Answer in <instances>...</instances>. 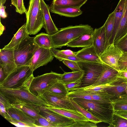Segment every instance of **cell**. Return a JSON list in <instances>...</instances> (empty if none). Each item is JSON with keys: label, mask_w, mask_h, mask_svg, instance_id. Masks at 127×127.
Returning a JSON list of instances; mask_svg holds the SVG:
<instances>
[{"label": "cell", "mask_w": 127, "mask_h": 127, "mask_svg": "<svg viewBox=\"0 0 127 127\" xmlns=\"http://www.w3.org/2000/svg\"><path fill=\"white\" fill-rule=\"evenodd\" d=\"M34 38L28 36L14 49V59L17 66H29L34 52L38 47Z\"/></svg>", "instance_id": "obj_6"}, {"label": "cell", "mask_w": 127, "mask_h": 127, "mask_svg": "<svg viewBox=\"0 0 127 127\" xmlns=\"http://www.w3.org/2000/svg\"><path fill=\"white\" fill-rule=\"evenodd\" d=\"M0 3V17L2 18H6L7 16V14L5 11V9L6 7L5 6H4V4Z\"/></svg>", "instance_id": "obj_48"}, {"label": "cell", "mask_w": 127, "mask_h": 127, "mask_svg": "<svg viewBox=\"0 0 127 127\" xmlns=\"http://www.w3.org/2000/svg\"><path fill=\"white\" fill-rule=\"evenodd\" d=\"M49 109L76 122L89 121V120L77 110L47 106Z\"/></svg>", "instance_id": "obj_18"}, {"label": "cell", "mask_w": 127, "mask_h": 127, "mask_svg": "<svg viewBox=\"0 0 127 127\" xmlns=\"http://www.w3.org/2000/svg\"><path fill=\"white\" fill-rule=\"evenodd\" d=\"M81 80L70 83L64 84L67 91L69 92L73 89L79 87L81 85Z\"/></svg>", "instance_id": "obj_44"}, {"label": "cell", "mask_w": 127, "mask_h": 127, "mask_svg": "<svg viewBox=\"0 0 127 127\" xmlns=\"http://www.w3.org/2000/svg\"><path fill=\"white\" fill-rule=\"evenodd\" d=\"M114 113L118 116L127 119V111L114 112Z\"/></svg>", "instance_id": "obj_51"}, {"label": "cell", "mask_w": 127, "mask_h": 127, "mask_svg": "<svg viewBox=\"0 0 127 127\" xmlns=\"http://www.w3.org/2000/svg\"><path fill=\"white\" fill-rule=\"evenodd\" d=\"M0 65L4 70L6 78L17 66L14 59V49H0Z\"/></svg>", "instance_id": "obj_13"}, {"label": "cell", "mask_w": 127, "mask_h": 127, "mask_svg": "<svg viewBox=\"0 0 127 127\" xmlns=\"http://www.w3.org/2000/svg\"><path fill=\"white\" fill-rule=\"evenodd\" d=\"M11 124L19 127H36L35 124L27 123L11 119L8 121Z\"/></svg>", "instance_id": "obj_43"}, {"label": "cell", "mask_w": 127, "mask_h": 127, "mask_svg": "<svg viewBox=\"0 0 127 127\" xmlns=\"http://www.w3.org/2000/svg\"><path fill=\"white\" fill-rule=\"evenodd\" d=\"M114 21V13L113 11L109 15L104 24L105 31V48L110 44V41L113 29Z\"/></svg>", "instance_id": "obj_31"}, {"label": "cell", "mask_w": 127, "mask_h": 127, "mask_svg": "<svg viewBox=\"0 0 127 127\" xmlns=\"http://www.w3.org/2000/svg\"><path fill=\"white\" fill-rule=\"evenodd\" d=\"M40 3L44 20L43 27L47 33L52 35L57 32L59 30L56 26L51 16L50 6L47 5L44 0H40Z\"/></svg>", "instance_id": "obj_14"}, {"label": "cell", "mask_w": 127, "mask_h": 127, "mask_svg": "<svg viewBox=\"0 0 127 127\" xmlns=\"http://www.w3.org/2000/svg\"><path fill=\"white\" fill-rule=\"evenodd\" d=\"M127 32V0H125V6L123 16L115 36L113 43L122 37Z\"/></svg>", "instance_id": "obj_30"}, {"label": "cell", "mask_w": 127, "mask_h": 127, "mask_svg": "<svg viewBox=\"0 0 127 127\" xmlns=\"http://www.w3.org/2000/svg\"><path fill=\"white\" fill-rule=\"evenodd\" d=\"M93 32L85 33L68 43L66 46L72 48H84L93 45Z\"/></svg>", "instance_id": "obj_21"}, {"label": "cell", "mask_w": 127, "mask_h": 127, "mask_svg": "<svg viewBox=\"0 0 127 127\" xmlns=\"http://www.w3.org/2000/svg\"><path fill=\"white\" fill-rule=\"evenodd\" d=\"M11 4L16 8L17 6V0H11Z\"/></svg>", "instance_id": "obj_52"}, {"label": "cell", "mask_w": 127, "mask_h": 127, "mask_svg": "<svg viewBox=\"0 0 127 127\" xmlns=\"http://www.w3.org/2000/svg\"><path fill=\"white\" fill-rule=\"evenodd\" d=\"M117 76L121 78L127 79V71H118Z\"/></svg>", "instance_id": "obj_49"}, {"label": "cell", "mask_w": 127, "mask_h": 127, "mask_svg": "<svg viewBox=\"0 0 127 127\" xmlns=\"http://www.w3.org/2000/svg\"><path fill=\"white\" fill-rule=\"evenodd\" d=\"M26 14V28L28 34H37L43 27L44 24L40 0H30Z\"/></svg>", "instance_id": "obj_5"}, {"label": "cell", "mask_w": 127, "mask_h": 127, "mask_svg": "<svg viewBox=\"0 0 127 127\" xmlns=\"http://www.w3.org/2000/svg\"><path fill=\"white\" fill-rule=\"evenodd\" d=\"M119 78L115 79L106 83L96 86L90 85L85 87H81L85 90L92 92H96L105 91L107 88L114 85L118 79Z\"/></svg>", "instance_id": "obj_36"}, {"label": "cell", "mask_w": 127, "mask_h": 127, "mask_svg": "<svg viewBox=\"0 0 127 127\" xmlns=\"http://www.w3.org/2000/svg\"><path fill=\"white\" fill-rule=\"evenodd\" d=\"M62 74L51 71L50 72L34 77L29 87L30 91L35 96L41 98L46 90L56 79L60 78Z\"/></svg>", "instance_id": "obj_7"}, {"label": "cell", "mask_w": 127, "mask_h": 127, "mask_svg": "<svg viewBox=\"0 0 127 127\" xmlns=\"http://www.w3.org/2000/svg\"><path fill=\"white\" fill-rule=\"evenodd\" d=\"M93 31V28L87 24L70 26L61 29L57 32L51 35L52 48H61L81 35L92 32Z\"/></svg>", "instance_id": "obj_2"}, {"label": "cell", "mask_w": 127, "mask_h": 127, "mask_svg": "<svg viewBox=\"0 0 127 127\" xmlns=\"http://www.w3.org/2000/svg\"><path fill=\"white\" fill-rule=\"evenodd\" d=\"M16 11L20 14L26 13L27 10L25 6L23 0H17V5L16 8Z\"/></svg>", "instance_id": "obj_45"}, {"label": "cell", "mask_w": 127, "mask_h": 127, "mask_svg": "<svg viewBox=\"0 0 127 127\" xmlns=\"http://www.w3.org/2000/svg\"><path fill=\"white\" fill-rule=\"evenodd\" d=\"M40 106L33 104H20L13 106L22 110L35 120L40 116L39 110Z\"/></svg>", "instance_id": "obj_27"}, {"label": "cell", "mask_w": 127, "mask_h": 127, "mask_svg": "<svg viewBox=\"0 0 127 127\" xmlns=\"http://www.w3.org/2000/svg\"><path fill=\"white\" fill-rule=\"evenodd\" d=\"M125 0H120L116 8L114 11V26L109 44L113 43L115 36L123 14L125 6Z\"/></svg>", "instance_id": "obj_22"}, {"label": "cell", "mask_w": 127, "mask_h": 127, "mask_svg": "<svg viewBox=\"0 0 127 127\" xmlns=\"http://www.w3.org/2000/svg\"><path fill=\"white\" fill-rule=\"evenodd\" d=\"M4 29V27L1 24V22H0V35L1 33L2 34L3 32Z\"/></svg>", "instance_id": "obj_53"}, {"label": "cell", "mask_w": 127, "mask_h": 127, "mask_svg": "<svg viewBox=\"0 0 127 127\" xmlns=\"http://www.w3.org/2000/svg\"><path fill=\"white\" fill-rule=\"evenodd\" d=\"M62 54L69 56H76V52H74L70 50H60Z\"/></svg>", "instance_id": "obj_47"}, {"label": "cell", "mask_w": 127, "mask_h": 127, "mask_svg": "<svg viewBox=\"0 0 127 127\" xmlns=\"http://www.w3.org/2000/svg\"><path fill=\"white\" fill-rule=\"evenodd\" d=\"M50 50L54 57L60 61H62L64 60H67L77 62L82 61L76 56H69L66 55L62 53L60 50L56 49L51 48Z\"/></svg>", "instance_id": "obj_37"}, {"label": "cell", "mask_w": 127, "mask_h": 127, "mask_svg": "<svg viewBox=\"0 0 127 127\" xmlns=\"http://www.w3.org/2000/svg\"><path fill=\"white\" fill-rule=\"evenodd\" d=\"M6 78L4 70L0 65V83H2Z\"/></svg>", "instance_id": "obj_50"}, {"label": "cell", "mask_w": 127, "mask_h": 127, "mask_svg": "<svg viewBox=\"0 0 127 127\" xmlns=\"http://www.w3.org/2000/svg\"><path fill=\"white\" fill-rule=\"evenodd\" d=\"M84 74L81 79L82 84L79 88L93 84L100 74L103 68L102 64L96 62L80 61L76 62Z\"/></svg>", "instance_id": "obj_8"}, {"label": "cell", "mask_w": 127, "mask_h": 127, "mask_svg": "<svg viewBox=\"0 0 127 127\" xmlns=\"http://www.w3.org/2000/svg\"><path fill=\"white\" fill-rule=\"evenodd\" d=\"M109 127H127V119L114 113Z\"/></svg>", "instance_id": "obj_38"}, {"label": "cell", "mask_w": 127, "mask_h": 127, "mask_svg": "<svg viewBox=\"0 0 127 127\" xmlns=\"http://www.w3.org/2000/svg\"><path fill=\"white\" fill-rule=\"evenodd\" d=\"M122 53L123 52L113 43L105 48L99 57L104 64L119 71V60Z\"/></svg>", "instance_id": "obj_10"}, {"label": "cell", "mask_w": 127, "mask_h": 127, "mask_svg": "<svg viewBox=\"0 0 127 127\" xmlns=\"http://www.w3.org/2000/svg\"><path fill=\"white\" fill-rule=\"evenodd\" d=\"M29 35L26 28V23L18 30L10 41L4 46L3 49H14L26 37Z\"/></svg>", "instance_id": "obj_23"}, {"label": "cell", "mask_w": 127, "mask_h": 127, "mask_svg": "<svg viewBox=\"0 0 127 127\" xmlns=\"http://www.w3.org/2000/svg\"><path fill=\"white\" fill-rule=\"evenodd\" d=\"M34 124L36 127H62L60 125L50 122L41 115L35 120Z\"/></svg>", "instance_id": "obj_39"}, {"label": "cell", "mask_w": 127, "mask_h": 127, "mask_svg": "<svg viewBox=\"0 0 127 127\" xmlns=\"http://www.w3.org/2000/svg\"><path fill=\"white\" fill-rule=\"evenodd\" d=\"M89 91L91 93L93 100L105 103L112 104L111 99L115 96L114 95L109 94L105 91L96 92Z\"/></svg>", "instance_id": "obj_34"}, {"label": "cell", "mask_w": 127, "mask_h": 127, "mask_svg": "<svg viewBox=\"0 0 127 127\" xmlns=\"http://www.w3.org/2000/svg\"><path fill=\"white\" fill-rule=\"evenodd\" d=\"M88 0H53L52 4L68 6L80 8Z\"/></svg>", "instance_id": "obj_35"}, {"label": "cell", "mask_w": 127, "mask_h": 127, "mask_svg": "<svg viewBox=\"0 0 127 127\" xmlns=\"http://www.w3.org/2000/svg\"><path fill=\"white\" fill-rule=\"evenodd\" d=\"M6 108L11 119L27 123L34 124L35 120L22 110L12 106Z\"/></svg>", "instance_id": "obj_19"}, {"label": "cell", "mask_w": 127, "mask_h": 127, "mask_svg": "<svg viewBox=\"0 0 127 127\" xmlns=\"http://www.w3.org/2000/svg\"></svg>", "instance_id": "obj_56"}, {"label": "cell", "mask_w": 127, "mask_h": 127, "mask_svg": "<svg viewBox=\"0 0 127 127\" xmlns=\"http://www.w3.org/2000/svg\"><path fill=\"white\" fill-rule=\"evenodd\" d=\"M93 35V45L99 56L105 48L106 35L104 25L94 30Z\"/></svg>", "instance_id": "obj_15"}, {"label": "cell", "mask_w": 127, "mask_h": 127, "mask_svg": "<svg viewBox=\"0 0 127 127\" xmlns=\"http://www.w3.org/2000/svg\"><path fill=\"white\" fill-rule=\"evenodd\" d=\"M34 40L39 47L46 49L52 48V44L51 35L42 32L34 37Z\"/></svg>", "instance_id": "obj_29"}, {"label": "cell", "mask_w": 127, "mask_h": 127, "mask_svg": "<svg viewBox=\"0 0 127 127\" xmlns=\"http://www.w3.org/2000/svg\"><path fill=\"white\" fill-rule=\"evenodd\" d=\"M118 64L120 71H127V52H123L119 59Z\"/></svg>", "instance_id": "obj_41"}, {"label": "cell", "mask_w": 127, "mask_h": 127, "mask_svg": "<svg viewBox=\"0 0 127 127\" xmlns=\"http://www.w3.org/2000/svg\"><path fill=\"white\" fill-rule=\"evenodd\" d=\"M54 57L50 49L38 47L34 52L29 66L34 71L38 67L51 62Z\"/></svg>", "instance_id": "obj_12"}, {"label": "cell", "mask_w": 127, "mask_h": 127, "mask_svg": "<svg viewBox=\"0 0 127 127\" xmlns=\"http://www.w3.org/2000/svg\"><path fill=\"white\" fill-rule=\"evenodd\" d=\"M114 112L127 111V94L114 97L111 99Z\"/></svg>", "instance_id": "obj_25"}, {"label": "cell", "mask_w": 127, "mask_h": 127, "mask_svg": "<svg viewBox=\"0 0 127 127\" xmlns=\"http://www.w3.org/2000/svg\"><path fill=\"white\" fill-rule=\"evenodd\" d=\"M41 98L47 102L50 107L76 110L67 95L60 96L46 92Z\"/></svg>", "instance_id": "obj_11"}, {"label": "cell", "mask_w": 127, "mask_h": 127, "mask_svg": "<svg viewBox=\"0 0 127 127\" xmlns=\"http://www.w3.org/2000/svg\"><path fill=\"white\" fill-rule=\"evenodd\" d=\"M76 56L83 61L104 64L93 45L84 48L77 52Z\"/></svg>", "instance_id": "obj_17"}, {"label": "cell", "mask_w": 127, "mask_h": 127, "mask_svg": "<svg viewBox=\"0 0 127 127\" xmlns=\"http://www.w3.org/2000/svg\"><path fill=\"white\" fill-rule=\"evenodd\" d=\"M114 43L122 52H127V32Z\"/></svg>", "instance_id": "obj_40"}, {"label": "cell", "mask_w": 127, "mask_h": 127, "mask_svg": "<svg viewBox=\"0 0 127 127\" xmlns=\"http://www.w3.org/2000/svg\"><path fill=\"white\" fill-rule=\"evenodd\" d=\"M33 72L29 66H17L2 83H0V86L13 89L22 87L29 89L34 78Z\"/></svg>", "instance_id": "obj_3"}, {"label": "cell", "mask_w": 127, "mask_h": 127, "mask_svg": "<svg viewBox=\"0 0 127 127\" xmlns=\"http://www.w3.org/2000/svg\"><path fill=\"white\" fill-rule=\"evenodd\" d=\"M126 94H127V87L126 90Z\"/></svg>", "instance_id": "obj_55"}, {"label": "cell", "mask_w": 127, "mask_h": 127, "mask_svg": "<svg viewBox=\"0 0 127 127\" xmlns=\"http://www.w3.org/2000/svg\"><path fill=\"white\" fill-rule=\"evenodd\" d=\"M0 95L12 106L23 104L50 107L47 102L32 94L29 89L26 88L13 89L0 86Z\"/></svg>", "instance_id": "obj_1"}, {"label": "cell", "mask_w": 127, "mask_h": 127, "mask_svg": "<svg viewBox=\"0 0 127 127\" xmlns=\"http://www.w3.org/2000/svg\"><path fill=\"white\" fill-rule=\"evenodd\" d=\"M62 62L64 65L71 69L72 71H77L81 70L76 62L67 60H64Z\"/></svg>", "instance_id": "obj_42"}, {"label": "cell", "mask_w": 127, "mask_h": 127, "mask_svg": "<svg viewBox=\"0 0 127 127\" xmlns=\"http://www.w3.org/2000/svg\"><path fill=\"white\" fill-rule=\"evenodd\" d=\"M71 102L76 110H78L86 117L89 122L96 124L101 122L100 121L93 115L89 111L85 109L77 103L73 99L70 98Z\"/></svg>", "instance_id": "obj_33"}, {"label": "cell", "mask_w": 127, "mask_h": 127, "mask_svg": "<svg viewBox=\"0 0 127 127\" xmlns=\"http://www.w3.org/2000/svg\"><path fill=\"white\" fill-rule=\"evenodd\" d=\"M50 11L52 13L61 16L74 17L81 15L83 12L80 8L66 5H60L52 4Z\"/></svg>", "instance_id": "obj_16"}, {"label": "cell", "mask_w": 127, "mask_h": 127, "mask_svg": "<svg viewBox=\"0 0 127 127\" xmlns=\"http://www.w3.org/2000/svg\"><path fill=\"white\" fill-rule=\"evenodd\" d=\"M127 87V79L119 78L114 86L107 88L105 91L116 96L126 94Z\"/></svg>", "instance_id": "obj_24"}, {"label": "cell", "mask_w": 127, "mask_h": 127, "mask_svg": "<svg viewBox=\"0 0 127 127\" xmlns=\"http://www.w3.org/2000/svg\"><path fill=\"white\" fill-rule=\"evenodd\" d=\"M0 114L7 121L11 119V118L7 113L6 107L3 102L0 100Z\"/></svg>", "instance_id": "obj_46"}, {"label": "cell", "mask_w": 127, "mask_h": 127, "mask_svg": "<svg viewBox=\"0 0 127 127\" xmlns=\"http://www.w3.org/2000/svg\"><path fill=\"white\" fill-rule=\"evenodd\" d=\"M39 114L50 122L61 125L62 127H76L77 122L58 114L41 105L39 107Z\"/></svg>", "instance_id": "obj_9"}, {"label": "cell", "mask_w": 127, "mask_h": 127, "mask_svg": "<svg viewBox=\"0 0 127 127\" xmlns=\"http://www.w3.org/2000/svg\"><path fill=\"white\" fill-rule=\"evenodd\" d=\"M84 74V71L82 70L70 72H64L62 74L59 81L64 84L70 83L81 80Z\"/></svg>", "instance_id": "obj_28"}, {"label": "cell", "mask_w": 127, "mask_h": 127, "mask_svg": "<svg viewBox=\"0 0 127 127\" xmlns=\"http://www.w3.org/2000/svg\"><path fill=\"white\" fill-rule=\"evenodd\" d=\"M74 100L80 106L103 122L110 124L114 113L111 104L94 100L74 98Z\"/></svg>", "instance_id": "obj_4"}, {"label": "cell", "mask_w": 127, "mask_h": 127, "mask_svg": "<svg viewBox=\"0 0 127 127\" xmlns=\"http://www.w3.org/2000/svg\"><path fill=\"white\" fill-rule=\"evenodd\" d=\"M118 71L103 64L102 71L95 81L92 85L96 86L108 82L118 77Z\"/></svg>", "instance_id": "obj_20"}, {"label": "cell", "mask_w": 127, "mask_h": 127, "mask_svg": "<svg viewBox=\"0 0 127 127\" xmlns=\"http://www.w3.org/2000/svg\"><path fill=\"white\" fill-rule=\"evenodd\" d=\"M60 78L56 79L46 90L45 92H47L54 95L60 96L67 95L68 92L66 90L64 84L59 81Z\"/></svg>", "instance_id": "obj_26"}, {"label": "cell", "mask_w": 127, "mask_h": 127, "mask_svg": "<svg viewBox=\"0 0 127 127\" xmlns=\"http://www.w3.org/2000/svg\"><path fill=\"white\" fill-rule=\"evenodd\" d=\"M6 0H0V3L4 4Z\"/></svg>", "instance_id": "obj_54"}, {"label": "cell", "mask_w": 127, "mask_h": 127, "mask_svg": "<svg viewBox=\"0 0 127 127\" xmlns=\"http://www.w3.org/2000/svg\"><path fill=\"white\" fill-rule=\"evenodd\" d=\"M67 95L70 98H82L93 100L90 92L84 90L81 88H75L68 92Z\"/></svg>", "instance_id": "obj_32"}]
</instances>
